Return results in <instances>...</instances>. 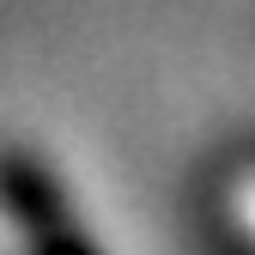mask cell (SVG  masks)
Here are the masks:
<instances>
[{
    "mask_svg": "<svg viewBox=\"0 0 255 255\" xmlns=\"http://www.w3.org/2000/svg\"><path fill=\"white\" fill-rule=\"evenodd\" d=\"M0 213L24 231V255H104L73 219L61 176L24 146H0Z\"/></svg>",
    "mask_w": 255,
    "mask_h": 255,
    "instance_id": "obj_1",
    "label": "cell"
}]
</instances>
